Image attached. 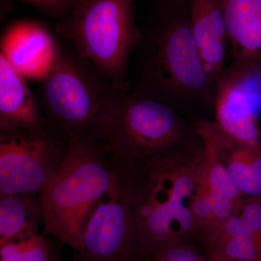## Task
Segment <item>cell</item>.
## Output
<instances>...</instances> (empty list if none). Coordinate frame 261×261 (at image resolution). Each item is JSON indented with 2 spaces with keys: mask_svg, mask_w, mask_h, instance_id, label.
<instances>
[{
  "mask_svg": "<svg viewBox=\"0 0 261 261\" xmlns=\"http://www.w3.org/2000/svg\"><path fill=\"white\" fill-rule=\"evenodd\" d=\"M204 158L202 145L138 164L113 166L132 205L142 257L197 234L190 206Z\"/></svg>",
  "mask_w": 261,
  "mask_h": 261,
  "instance_id": "obj_1",
  "label": "cell"
},
{
  "mask_svg": "<svg viewBox=\"0 0 261 261\" xmlns=\"http://www.w3.org/2000/svg\"><path fill=\"white\" fill-rule=\"evenodd\" d=\"M116 182V171L100 141H70L61 166L39 195L45 232L79 252L89 215Z\"/></svg>",
  "mask_w": 261,
  "mask_h": 261,
  "instance_id": "obj_2",
  "label": "cell"
},
{
  "mask_svg": "<svg viewBox=\"0 0 261 261\" xmlns=\"http://www.w3.org/2000/svg\"><path fill=\"white\" fill-rule=\"evenodd\" d=\"M56 32L115 90L127 92L128 61L142 39L134 0H76Z\"/></svg>",
  "mask_w": 261,
  "mask_h": 261,
  "instance_id": "obj_3",
  "label": "cell"
},
{
  "mask_svg": "<svg viewBox=\"0 0 261 261\" xmlns=\"http://www.w3.org/2000/svg\"><path fill=\"white\" fill-rule=\"evenodd\" d=\"M40 102L48 128L67 142L99 134L120 92L73 53L61 49L50 73L41 82Z\"/></svg>",
  "mask_w": 261,
  "mask_h": 261,
  "instance_id": "obj_4",
  "label": "cell"
},
{
  "mask_svg": "<svg viewBox=\"0 0 261 261\" xmlns=\"http://www.w3.org/2000/svg\"><path fill=\"white\" fill-rule=\"evenodd\" d=\"M183 133L171 105L142 92H126L117 95L99 140L113 165L129 166L176 149Z\"/></svg>",
  "mask_w": 261,
  "mask_h": 261,
  "instance_id": "obj_5",
  "label": "cell"
},
{
  "mask_svg": "<svg viewBox=\"0 0 261 261\" xmlns=\"http://www.w3.org/2000/svg\"><path fill=\"white\" fill-rule=\"evenodd\" d=\"M146 46L140 92L169 105L210 98L214 86L196 47L190 18L163 22L150 34Z\"/></svg>",
  "mask_w": 261,
  "mask_h": 261,
  "instance_id": "obj_6",
  "label": "cell"
},
{
  "mask_svg": "<svg viewBox=\"0 0 261 261\" xmlns=\"http://www.w3.org/2000/svg\"><path fill=\"white\" fill-rule=\"evenodd\" d=\"M68 144L48 126L0 132V195H39L63 162Z\"/></svg>",
  "mask_w": 261,
  "mask_h": 261,
  "instance_id": "obj_7",
  "label": "cell"
},
{
  "mask_svg": "<svg viewBox=\"0 0 261 261\" xmlns=\"http://www.w3.org/2000/svg\"><path fill=\"white\" fill-rule=\"evenodd\" d=\"M78 252L80 261H136L142 257L132 205L117 176L113 190L89 215Z\"/></svg>",
  "mask_w": 261,
  "mask_h": 261,
  "instance_id": "obj_8",
  "label": "cell"
},
{
  "mask_svg": "<svg viewBox=\"0 0 261 261\" xmlns=\"http://www.w3.org/2000/svg\"><path fill=\"white\" fill-rule=\"evenodd\" d=\"M260 66L233 63L219 77L215 92V126L230 138L252 146L260 145Z\"/></svg>",
  "mask_w": 261,
  "mask_h": 261,
  "instance_id": "obj_9",
  "label": "cell"
},
{
  "mask_svg": "<svg viewBox=\"0 0 261 261\" xmlns=\"http://www.w3.org/2000/svg\"><path fill=\"white\" fill-rule=\"evenodd\" d=\"M61 51L44 23L24 19L15 20L5 29L0 56L27 80L42 82L54 68Z\"/></svg>",
  "mask_w": 261,
  "mask_h": 261,
  "instance_id": "obj_10",
  "label": "cell"
},
{
  "mask_svg": "<svg viewBox=\"0 0 261 261\" xmlns=\"http://www.w3.org/2000/svg\"><path fill=\"white\" fill-rule=\"evenodd\" d=\"M195 130L201 141L214 149L243 197L261 196L260 145L240 143L207 120L196 123Z\"/></svg>",
  "mask_w": 261,
  "mask_h": 261,
  "instance_id": "obj_11",
  "label": "cell"
},
{
  "mask_svg": "<svg viewBox=\"0 0 261 261\" xmlns=\"http://www.w3.org/2000/svg\"><path fill=\"white\" fill-rule=\"evenodd\" d=\"M190 23L196 47L211 83L224 73L227 30L221 0H189Z\"/></svg>",
  "mask_w": 261,
  "mask_h": 261,
  "instance_id": "obj_12",
  "label": "cell"
},
{
  "mask_svg": "<svg viewBox=\"0 0 261 261\" xmlns=\"http://www.w3.org/2000/svg\"><path fill=\"white\" fill-rule=\"evenodd\" d=\"M27 81L0 56V132L47 127Z\"/></svg>",
  "mask_w": 261,
  "mask_h": 261,
  "instance_id": "obj_13",
  "label": "cell"
},
{
  "mask_svg": "<svg viewBox=\"0 0 261 261\" xmlns=\"http://www.w3.org/2000/svg\"><path fill=\"white\" fill-rule=\"evenodd\" d=\"M233 63H261V0H221Z\"/></svg>",
  "mask_w": 261,
  "mask_h": 261,
  "instance_id": "obj_14",
  "label": "cell"
},
{
  "mask_svg": "<svg viewBox=\"0 0 261 261\" xmlns=\"http://www.w3.org/2000/svg\"><path fill=\"white\" fill-rule=\"evenodd\" d=\"M207 247L209 261H261V234L251 231L238 214L224 223Z\"/></svg>",
  "mask_w": 261,
  "mask_h": 261,
  "instance_id": "obj_15",
  "label": "cell"
},
{
  "mask_svg": "<svg viewBox=\"0 0 261 261\" xmlns=\"http://www.w3.org/2000/svg\"><path fill=\"white\" fill-rule=\"evenodd\" d=\"M41 223L44 218L39 197L0 195V245L37 233Z\"/></svg>",
  "mask_w": 261,
  "mask_h": 261,
  "instance_id": "obj_16",
  "label": "cell"
},
{
  "mask_svg": "<svg viewBox=\"0 0 261 261\" xmlns=\"http://www.w3.org/2000/svg\"><path fill=\"white\" fill-rule=\"evenodd\" d=\"M51 257L49 242L38 233L0 245V261H49Z\"/></svg>",
  "mask_w": 261,
  "mask_h": 261,
  "instance_id": "obj_17",
  "label": "cell"
},
{
  "mask_svg": "<svg viewBox=\"0 0 261 261\" xmlns=\"http://www.w3.org/2000/svg\"><path fill=\"white\" fill-rule=\"evenodd\" d=\"M214 202L204 158L190 206L196 233H201L203 238L210 232L214 226Z\"/></svg>",
  "mask_w": 261,
  "mask_h": 261,
  "instance_id": "obj_18",
  "label": "cell"
},
{
  "mask_svg": "<svg viewBox=\"0 0 261 261\" xmlns=\"http://www.w3.org/2000/svg\"><path fill=\"white\" fill-rule=\"evenodd\" d=\"M150 261H208L186 241L170 244L150 257Z\"/></svg>",
  "mask_w": 261,
  "mask_h": 261,
  "instance_id": "obj_19",
  "label": "cell"
},
{
  "mask_svg": "<svg viewBox=\"0 0 261 261\" xmlns=\"http://www.w3.org/2000/svg\"><path fill=\"white\" fill-rule=\"evenodd\" d=\"M15 1L23 2L37 8L46 15L61 20L69 13L76 0H2L8 7Z\"/></svg>",
  "mask_w": 261,
  "mask_h": 261,
  "instance_id": "obj_20",
  "label": "cell"
},
{
  "mask_svg": "<svg viewBox=\"0 0 261 261\" xmlns=\"http://www.w3.org/2000/svg\"><path fill=\"white\" fill-rule=\"evenodd\" d=\"M238 215L251 231L261 234V196L244 197Z\"/></svg>",
  "mask_w": 261,
  "mask_h": 261,
  "instance_id": "obj_21",
  "label": "cell"
},
{
  "mask_svg": "<svg viewBox=\"0 0 261 261\" xmlns=\"http://www.w3.org/2000/svg\"><path fill=\"white\" fill-rule=\"evenodd\" d=\"M49 261H56V259H55V257H51V258L50 259V260H49Z\"/></svg>",
  "mask_w": 261,
  "mask_h": 261,
  "instance_id": "obj_22",
  "label": "cell"
},
{
  "mask_svg": "<svg viewBox=\"0 0 261 261\" xmlns=\"http://www.w3.org/2000/svg\"><path fill=\"white\" fill-rule=\"evenodd\" d=\"M73 261H79V260H77V259H76V258H75V259H74V260H73Z\"/></svg>",
  "mask_w": 261,
  "mask_h": 261,
  "instance_id": "obj_23",
  "label": "cell"
},
{
  "mask_svg": "<svg viewBox=\"0 0 261 261\" xmlns=\"http://www.w3.org/2000/svg\"><path fill=\"white\" fill-rule=\"evenodd\" d=\"M209 261V260H208Z\"/></svg>",
  "mask_w": 261,
  "mask_h": 261,
  "instance_id": "obj_24",
  "label": "cell"
}]
</instances>
